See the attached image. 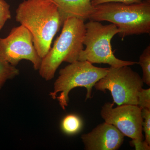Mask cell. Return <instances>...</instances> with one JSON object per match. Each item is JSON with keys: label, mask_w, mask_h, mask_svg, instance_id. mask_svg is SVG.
Instances as JSON below:
<instances>
[{"label": "cell", "mask_w": 150, "mask_h": 150, "mask_svg": "<svg viewBox=\"0 0 150 150\" xmlns=\"http://www.w3.org/2000/svg\"><path fill=\"white\" fill-rule=\"evenodd\" d=\"M16 12V21L30 33L33 45L42 59L65 21L58 6L51 0H24Z\"/></svg>", "instance_id": "obj_1"}, {"label": "cell", "mask_w": 150, "mask_h": 150, "mask_svg": "<svg viewBox=\"0 0 150 150\" xmlns=\"http://www.w3.org/2000/svg\"><path fill=\"white\" fill-rule=\"evenodd\" d=\"M143 71L142 79L144 83L150 86V46H148L141 54L138 62Z\"/></svg>", "instance_id": "obj_13"}, {"label": "cell", "mask_w": 150, "mask_h": 150, "mask_svg": "<svg viewBox=\"0 0 150 150\" xmlns=\"http://www.w3.org/2000/svg\"><path fill=\"white\" fill-rule=\"evenodd\" d=\"M85 25L83 45L86 47L81 51L78 61H87L92 64H107L113 68L139 64L137 62L120 60L113 54L111 40L119 33L115 25H104L99 22L91 20Z\"/></svg>", "instance_id": "obj_5"}, {"label": "cell", "mask_w": 150, "mask_h": 150, "mask_svg": "<svg viewBox=\"0 0 150 150\" xmlns=\"http://www.w3.org/2000/svg\"><path fill=\"white\" fill-rule=\"evenodd\" d=\"M86 32L84 21L75 17L67 18L61 34L42 59L38 69L40 76L45 80H51L63 62L70 64L78 61L80 54L84 49Z\"/></svg>", "instance_id": "obj_2"}, {"label": "cell", "mask_w": 150, "mask_h": 150, "mask_svg": "<svg viewBox=\"0 0 150 150\" xmlns=\"http://www.w3.org/2000/svg\"><path fill=\"white\" fill-rule=\"evenodd\" d=\"M82 126V123L81 118L75 114L66 115L62 122V130L69 135L76 134L81 130Z\"/></svg>", "instance_id": "obj_11"}, {"label": "cell", "mask_w": 150, "mask_h": 150, "mask_svg": "<svg viewBox=\"0 0 150 150\" xmlns=\"http://www.w3.org/2000/svg\"><path fill=\"white\" fill-rule=\"evenodd\" d=\"M124 137L115 126L105 122L82 135L81 139L86 150H117L123 144Z\"/></svg>", "instance_id": "obj_9"}, {"label": "cell", "mask_w": 150, "mask_h": 150, "mask_svg": "<svg viewBox=\"0 0 150 150\" xmlns=\"http://www.w3.org/2000/svg\"><path fill=\"white\" fill-rule=\"evenodd\" d=\"M109 68L93 66L87 61H76L70 63L59 71V76L54 83V91L49 95L57 99L63 110L69 103V93L73 89L83 87L87 89L86 100L92 98L95 84L107 74Z\"/></svg>", "instance_id": "obj_4"}, {"label": "cell", "mask_w": 150, "mask_h": 150, "mask_svg": "<svg viewBox=\"0 0 150 150\" xmlns=\"http://www.w3.org/2000/svg\"><path fill=\"white\" fill-rule=\"evenodd\" d=\"M132 146L135 147L136 150H150V145H149L145 141L132 140L130 142Z\"/></svg>", "instance_id": "obj_18"}, {"label": "cell", "mask_w": 150, "mask_h": 150, "mask_svg": "<svg viewBox=\"0 0 150 150\" xmlns=\"http://www.w3.org/2000/svg\"><path fill=\"white\" fill-rule=\"evenodd\" d=\"M19 70L4 60L0 59V89L8 80L11 79L19 74Z\"/></svg>", "instance_id": "obj_12"}, {"label": "cell", "mask_w": 150, "mask_h": 150, "mask_svg": "<svg viewBox=\"0 0 150 150\" xmlns=\"http://www.w3.org/2000/svg\"><path fill=\"white\" fill-rule=\"evenodd\" d=\"M0 59L15 67L21 60H28L35 70L39 69L42 60L33 45L32 35L21 25L13 28L6 37L0 38Z\"/></svg>", "instance_id": "obj_7"}, {"label": "cell", "mask_w": 150, "mask_h": 150, "mask_svg": "<svg viewBox=\"0 0 150 150\" xmlns=\"http://www.w3.org/2000/svg\"><path fill=\"white\" fill-rule=\"evenodd\" d=\"M58 6L64 18L75 17L84 21L89 19L94 7L91 0H51Z\"/></svg>", "instance_id": "obj_10"}, {"label": "cell", "mask_w": 150, "mask_h": 150, "mask_svg": "<svg viewBox=\"0 0 150 150\" xmlns=\"http://www.w3.org/2000/svg\"><path fill=\"white\" fill-rule=\"evenodd\" d=\"M142 1V0H91V3L93 6H95L100 4L110 2L120 3L130 5L139 4Z\"/></svg>", "instance_id": "obj_17"}, {"label": "cell", "mask_w": 150, "mask_h": 150, "mask_svg": "<svg viewBox=\"0 0 150 150\" xmlns=\"http://www.w3.org/2000/svg\"><path fill=\"white\" fill-rule=\"evenodd\" d=\"M114 103H105L100 115L105 122L115 126L124 136L132 140H144L142 109L138 105L124 104L113 108Z\"/></svg>", "instance_id": "obj_8"}, {"label": "cell", "mask_w": 150, "mask_h": 150, "mask_svg": "<svg viewBox=\"0 0 150 150\" xmlns=\"http://www.w3.org/2000/svg\"><path fill=\"white\" fill-rule=\"evenodd\" d=\"M143 118V131L145 134V142L150 145V109L144 108L142 109Z\"/></svg>", "instance_id": "obj_14"}, {"label": "cell", "mask_w": 150, "mask_h": 150, "mask_svg": "<svg viewBox=\"0 0 150 150\" xmlns=\"http://www.w3.org/2000/svg\"><path fill=\"white\" fill-rule=\"evenodd\" d=\"M144 83L139 74L129 66L109 68L105 76L95 84L96 90L105 93L110 91L113 103L118 105H138V93Z\"/></svg>", "instance_id": "obj_6"}, {"label": "cell", "mask_w": 150, "mask_h": 150, "mask_svg": "<svg viewBox=\"0 0 150 150\" xmlns=\"http://www.w3.org/2000/svg\"><path fill=\"white\" fill-rule=\"evenodd\" d=\"M91 20L115 25L123 40L129 35L150 33V0L132 4L110 2L93 6Z\"/></svg>", "instance_id": "obj_3"}, {"label": "cell", "mask_w": 150, "mask_h": 150, "mask_svg": "<svg viewBox=\"0 0 150 150\" xmlns=\"http://www.w3.org/2000/svg\"><path fill=\"white\" fill-rule=\"evenodd\" d=\"M9 5L5 0H0V31L6 22L11 18Z\"/></svg>", "instance_id": "obj_15"}, {"label": "cell", "mask_w": 150, "mask_h": 150, "mask_svg": "<svg viewBox=\"0 0 150 150\" xmlns=\"http://www.w3.org/2000/svg\"><path fill=\"white\" fill-rule=\"evenodd\" d=\"M138 106L141 109H150V88H142L138 93Z\"/></svg>", "instance_id": "obj_16"}]
</instances>
